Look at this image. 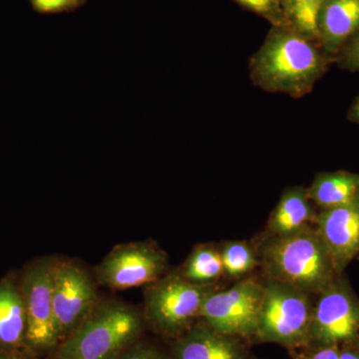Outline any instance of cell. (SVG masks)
I'll list each match as a JSON object with an SVG mask.
<instances>
[{
  "label": "cell",
  "instance_id": "obj_1",
  "mask_svg": "<svg viewBox=\"0 0 359 359\" xmlns=\"http://www.w3.org/2000/svg\"><path fill=\"white\" fill-rule=\"evenodd\" d=\"M334 62L320 45L287 25L271 26L250 61L252 83L269 93L301 98Z\"/></svg>",
  "mask_w": 359,
  "mask_h": 359
},
{
  "label": "cell",
  "instance_id": "obj_2",
  "mask_svg": "<svg viewBox=\"0 0 359 359\" xmlns=\"http://www.w3.org/2000/svg\"><path fill=\"white\" fill-rule=\"evenodd\" d=\"M261 257L269 280L309 294H320L339 276L313 224L292 235L268 238Z\"/></svg>",
  "mask_w": 359,
  "mask_h": 359
},
{
  "label": "cell",
  "instance_id": "obj_3",
  "mask_svg": "<svg viewBox=\"0 0 359 359\" xmlns=\"http://www.w3.org/2000/svg\"><path fill=\"white\" fill-rule=\"evenodd\" d=\"M142 318L120 302L97 304L59 346L56 359H117L140 334Z\"/></svg>",
  "mask_w": 359,
  "mask_h": 359
},
{
  "label": "cell",
  "instance_id": "obj_4",
  "mask_svg": "<svg viewBox=\"0 0 359 359\" xmlns=\"http://www.w3.org/2000/svg\"><path fill=\"white\" fill-rule=\"evenodd\" d=\"M311 295L287 283L269 280L264 285L255 337L292 349L308 346L314 304Z\"/></svg>",
  "mask_w": 359,
  "mask_h": 359
},
{
  "label": "cell",
  "instance_id": "obj_5",
  "mask_svg": "<svg viewBox=\"0 0 359 359\" xmlns=\"http://www.w3.org/2000/svg\"><path fill=\"white\" fill-rule=\"evenodd\" d=\"M212 290V285H198L182 276H167L149 289L146 318L163 334H181L200 316L203 302Z\"/></svg>",
  "mask_w": 359,
  "mask_h": 359
},
{
  "label": "cell",
  "instance_id": "obj_6",
  "mask_svg": "<svg viewBox=\"0 0 359 359\" xmlns=\"http://www.w3.org/2000/svg\"><path fill=\"white\" fill-rule=\"evenodd\" d=\"M53 266L49 259H39L26 268L20 282L27 318L25 346L32 354L49 351L60 341L52 294Z\"/></svg>",
  "mask_w": 359,
  "mask_h": 359
},
{
  "label": "cell",
  "instance_id": "obj_7",
  "mask_svg": "<svg viewBox=\"0 0 359 359\" xmlns=\"http://www.w3.org/2000/svg\"><path fill=\"white\" fill-rule=\"evenodd\" d=\"M264 285L245 278L231 289L212 290L205 297L200 316L221 334L231 337H256Z\"/></svg>",
  "mask_w": 359,
  "mask_h": 359
},
{
  "label": "cell",
  "instance_id": "obj_8",
  "mask_svg": "<svg viewBox=\"0 0 359 359\" xmlns=\"http://www.w3.org/2000/svg\"><path fill=\"white\" fill-rule=\"evenodd\" d=\"M313 304L309 346L358 344L359 299L339 276Z\"/></svg>",
  "mask_w": 359,
  "mask_h": 359
},
{
  "label": "cell",
  "instance_id": "obj_9",
  "mask_svg": "<svg viewBox=\"0 0 359 359\" xmlns=\"http://www.w3.org/2000/svg\"><path fill=\"white\" fill-rule=\"evenodd\" d=\"M52 294L60 341L93 311L97 292L87 271L72 262L54 264Z\"/></svg>",
  "mask_w": 359,
  "mask_h": 359
},
{
  "label": "cell",
  "instance_id": "obj_10",
  "mask_svg": "<svg viewBox=\"0 0 359 359\" xmlns=\"http://www.w3.org/2000/svg\"><path fill=\"white\" fill-rule=\"evenodd\" d=\"M166 255L146 243L120 245L96 269L98 282L114 290H128L155 282L166 269Z\"/></svg>",
  "mask_w": 359,
  "mask_h": 359
},
{
  "label": "cell",
  "instance_id": "obj_11",
  "mask_svg": "<svg viewBox=\"0 0 359 359\" xmlns=\"http://www.w3.org/2000/svg\"><path fill=\"white\" fill-rule=\"evenodd\" d=\"M313 226L337 275L359 256V198L348 204L320 210Z\"/></svg>",
  "mask_w": 359,
  "mask_h": 359
},
{
  "label": "cell",
  "instance_id": "obj_12",
  "mask_svg": "<svg viewBox=\"0 0 359 359\" xmlns=\"http://www.w3.org/2000/svg\"><path fill=\"white\" fill-rule=\"evenodd\" d=\"M316 25L320 47L334 61L359 30V0H325Z\"/></svg>",
  "mask_w": 359,
  "mask_h": 359
},
{
  "label": "cell",
  "instance_id": "obj_13",
  "mask_svg": "<svg viewBox=\"0 0 359 359\" xmlns=\"http://www.w3.org/2000/svg\"><path fill=\"white\" fill-rule=\"evenodd\" d=\"M177 359H245L235 337L221 334L208 325L189 330L175 347Z\"/></svg>",
  "mask_w": 359,
  "mask_h": 359
},
{
  "label": "cell",
  "instance_id": "obj_14",
  "mask_svg": "<svg viewBox=\"0 0 359 359\" xmlns=\"http://www.w3.org/2000/svg\"><path fill=\"white\" fill-rule=\"evenodd\" d=\"M26 328L27 318L20 283L13 278H4L0 282V351H27Z\"/></svg>",
  "mask_w": 359,
  "mask_h": 359
},
{
  "label": "cell",
  "instance_id": "obj_15",
  "mask_svg": "<svg viewBox=\"0 0 359 359\" xmlns=\"http://www.w3.org/2000/svg\"><path fill=\"white\" fill-rule=\"evenodd\" d=\"M306 188L292 187L283 193L266 224L268 238L285 237L313 224L316 210Z\"/></svg>",
  "mask_w": 359,
  "mask_h": 359
},
{
  "label": "cell",
  "instance_id": "obj_16",
  "mask_svg": "<svg viewBox=\"0 0 359 359\" xmlns=\"http://www.w3.org/2000/svg\"><path fill=\"white\" fill-rule=\"evenodd\" d=\"M306 191L309 199L320 210L348 204L359 198V174L347 171L320 173Z\"/></svg>",
  "mask_w": 359,
  "mask_h": 359
},
{
  "label": "cell",
  "instance_id": "obj_17",
  "mask_svg": "<svg viewBox=\"0 0 359 359\" xmlns=\"http://www.w3.org/2000/svg\"><path fill=\"white\" fill-rule=\"evenodd\" d=\"M224 275L219 249L210 245H201L189 256L182 271V276L198 285H212Z\"/></svg>",
  "mask_w": 359,
  "mask_h": 359
},
{
  "label": "cell",
  "instance_id": "obj_18",
  "mask_svg": "<svg viewBox=\"0 0 359 359\" xmlns=\"http://www.w3.org/2000/svg\"><path fill=\"white\" fill-rule=\"evenodd\" d=\"M323 2L325 0H282L285 25L320 46L316 20Z\"/></svg>",
  "mask_w": 359,
  "mask_h": 359
},
{
  "label": "cell",
  "instance_id": "obj_19",
  "mask_svg": "<svg viewBox=\"0 0 359 359\" xmlns=\"http://www.w3.org/2000/svg\"><path fill=\"white\" fill-rule=\"evenodd\" d=\"M224 275L238 278L247 275L257 266L255 250L245 242H228L219 249Z\"/></svg>",
  "mask_w": 359,
  "mask_h": 359
},
{
  "label": "cell",
  "instance_id": "obj_20",
  "mask_svg": "<svg viewBox=\"0 0 359 359\" xmlns=\"http://www.w3.org/2000/svg\"><path fill=\"white\" fill-rule=\"evenodd\" d=\"M241 6L269 21L273 26L285 25L282 0H235Z\"/></svg>",
  "mask_w": 359,
  "mask_h": 359
},
{
  "label": "cell",
  "instance_id": "obj_21",
  "mask_svg": "<svg viewBox=\"0 0 359 359\" xmlns=\"http://www.w3.org/2000/svg\"><path fill=\"white\" fill-rule=\"evenodd\" d=\"M87 0H30L32 8L42 14L71 13L86 4Z\"/></svg>",
  "mask_w": 359,
  "mask_h": 359
},
{
  "label": "cell",
  "instance_id": "obj_22",
  "mask_svg": "<svg viewBox=\"0 0 359 359\" xmlns=\"http://www.w3.org/2000/svg\"><path fill=\"white\" fill-rule=\"evenodd\" d=\"M334 62H337L342 69L359 72V30L340 49Z\"/></svg>",
  "mask_w": 359,
  "mask_h": 359
},
{
  "label": "cell",
  "instance_id": "obj_23",
  "mask_svg": "<svg viewBox=\"0 0 359 359\" xmlns=\"http://www.w3.org/2000/svg\"><path fill=\"white\" fill-rule=\"evenodd\" d=\"M306 351L294 353V359H340L339 346H308Z\"/></svg>",
  "mask_w": 359,
  "mask_h": 359
},
{
  "label": "cell",
  "instance_id": "obj_24",
  "mask_svg": "<svg viewBox=\"0 0 359 359\" xmlns=\"http://www.w3.org/2000/svg\"><path fill=\"white\" fill-rule=\"evenodd\" d=\"M117 359H166L156 347L146 344H132Z\"/></svg>",
  "mask_w": 359,
  "mask_h": 359
},
{
  "label": "cell",
  "instance_id": "obj_25",
  "mask_svg": "<svg viewBox=\"0 0 359 359\" xmlns=\"http://www.w3.org/2000/svg\"><path fill=\"white\" fill-rule=\"evenodd\" d=\"M340 359H359V346L356 344H342L339 346Z\"/></svg>",
  "mask_w": 359,
  "mask_h": 359
},
{
  "label": "cell",
  "instance_id": "obj_26",
  "mask_svg": "<svg viewBox=\"0 0 359 359\" xmlns=\"http://www.w3.org/2000/svg\"><path fill=\"white\" fill-rule=\"evenodd\" d=\"M0 359H34L32 353L27 351H0Z\"/></svg>",
  "mask_w": 359,
  "mask_h": 359
},
{
  "label": "cell",
  "instance_id": "obj_27",
  "mask_svg": "<svg viewBox=\"0 0 359 359\" xmlns=\"http://www.w3.org/2000/svg\"><path fill=\"white\" fill-rule=\"evenodd\" d=\"M347 117H348L349 121L359 124V96L358 97V99L354 101L351 109H349Z\"/></svg>",
  "mask_w": 359,
  "mask_h": 359
},
{
  "label": "cell",
  "instance_id": "obj_28",
  "mask_svg": "<svg viewBox=\"0 0 359 359\" xmlns=\"http://www.w3.org/2000/svg\"><path fill=\"white\" fill-rule=\"evenodd\" d=\"M358 346H359V335H358Z\"/></svg>",
  "mask_w": 359,
  "mask_h": 359
}]
</instances>
